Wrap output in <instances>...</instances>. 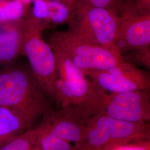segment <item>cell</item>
<instances>
[{"label": "cell", "instance_id": "6da1fadb", "mask_svg": "<svg viewBox=\"0 0 150 150\" xmlns=\"http://www.w3.org/2000/svg\"><path fill=\"white\" fill-rule=\"evenodd\" d=\"M54 101L57 109L69 108L74 117L85 123L103 112L108 93L87 78L69 57L58 61Z\"/></svg>", "mask_w": 150, "mask_h": 150}, {"label": "cell", "instance_id": "7a4b0ae2", "mask_svg": "<svg viewBox=\"0 0 150 150\" xmlns=\"http://www.w3.org/2000/svg\"><path fill=\"white\" fill-rule=\"evenodd\" d=\"M48 98L30 66L16 61L0 68V105L19 113L31 129L51 110Z\"/></svg>", "mask_w": 150, "mask_h": 150}, {"label": "cell", "instance_id": "3957f363", "mask_svg": "<svg viewBox=\"0 0 150 150\" xmlns=\"http://www.w3.org/2000/svg\"><path fill=\"white\" fill-rule=\"evenodd\" d=\"M21 56L27 57L32 73L50 99L54 101L57 72L54 51L42 37V20L32 12L19 21Z\"/></svg>", "mask_w": 150, "mask_h": 150}, {"label": "cell", "instance_id": "277c9868", "mask_svg": "<svg viewBox=\"0 0 150 150\" xmlns=\"http://www.w3.org/2000/svg\"><path fill=\"white\" fill-rule=\"evenodd\" d=\"M150 139L149 123H134L100 113L86 123L76 150H104L115 145Z\"/></svg>", "mask_w": 150, "mask_h": 150}, {"label": "cell", "instance_id": "5b68a950", "mask_svg": "<svg viewBox=\"0 0 150 150\" xmlns=\"http://www.w3.org/2000/svg\"><path fill=\"white\" fill-rule=\"evenodd\" d=\"M86 126V123L74 117L69 108L51 109L33 128L34 150H76Z\"/></svg>", "mask_w": 150, "mask_h": 150}, {"label": "cell", "instance_id": "8992f818", "mask_svg": "<svg viewBox=\"0 0 150 150\" xmlns=\"http://www.w3.org/2000/svg\"><path fill=\"white\" fill-rule=\"evenodd\" d=\"M68 30L82 40L120 51L117 46L120 15L115 11L78 4Z\"/></svg>", "mask_w": 150, "mask_h": 150}, {"label": "cell", "instance_id": "52a82bcc", "mask_svg": "<svg viewBox=\"0 0 150 150\" xmlns=\"http://www.w3.org/2000/svg\"><path fill=\"white\" fill-rule=\"evenodd\" d=\"M53 35L82 71L108 70L125 61L120 52L82 40L69 31H56Z\"/></svg>", "mask_w": 150, "mask_h": 150}, {"label": "cell", "instance_id": "ba28073f", "mask_svg": "<svg viewBox=\"0 0 150 150\" xmlns=\"http://www.w3.org/2000/svg\"><path fill=\"white\" fill-rule=\"evenodd\" d=\"M97 86L108 93L131 91L149 92L150 77L134 64L123 61L108 70L83 71Z\"/></svg>", "mask_w": 150, "mask_h": 150}, {"label": "cell", "instance_id": "9c48e42d", "mask_svg": "<svg viewBox=\"0 0 150 150\" xmlns=\"http://www.w3.org/2000/svg\"><path fill=\"white\" fill-rule=\"evenodd\" d=\"M116 44L121 54L150 46V12L137 11L131 0L120 14Z\"/></svg>", "mask_w": 150, "mask_h": 150}, {"label": "cell", "instance_id": "30bf717a", "mask_svg": "<svg viewBox=\"0 0 150 150\" xmlns=\"http://www.w3.org/2000/svg\"><path fill=\"white\" fill-rule=\"evenodd\" d=\"M103 113L120 120L134 123H149V92L131 91L108 93Z\"/></svg>", "mask_w": 150, "mask_h": 150}, {"label": "cell", "instance_id": "8fae6325", "mask_svg": "<svg viewBox=\"0 0 150 150\" xmlns=\"http://www.w3.org/2000/svg\"><path fill=\"white\" fill-rule=\"evenodd\" d=\"M19 21L2 24L0 32V68L16 62L21 56Z\"/></svg>", "mask_w": 150, "mask_h": 150}, {"label": "cell", "instance_id": "7c38bea8", "mask_svg": "<svg viewBox=\"0 0 150 150\" xmlns=\"http://www.w3.org/2000/svg\"><path fill=\"white\" fill-rule=\"evenodd\" d=\"M31 129L19 113L0 105V147Z\"/></svg>", "mask_w": 150, "mask_h": 150}, {"label": "cell", "instance_id": "4fadbf2b", "mask_svg": "<svg viewBox=\"0 0 150 150\" xmlns=\"http://www.w3.org/2000/svg\"><path fill=\"white\" fill-rule=\"evenodd\" d=\"M69 8L59 0H34L32 13L40 20H49L56 23L70 20Z\"/></svg>", "mask_w": 150, "mask_h": 150}, {"label": "cell", "instance_id": "5bb4252c", "mask_svg": "<svg viewBox=\"0 0 150 150\" xmlns=\"http://www.w3.org/2000/svg\"><path fill=\"white\" fill-rule=\"evenodd\" d=\"M25 8L20 0L0 1V23L18 21L23 18Z\"/></svg>", "mask_w": 150, "mask_h": 150}, {"label": "cell", "instance_id": "9a60e30c", "mask_svg": "<svg viewBox=\"0 0 150 150\" xmlns=\"http://www.w3.org/2000/svg\"><path fill=\"white\" fill-rule=\"evenodd\" d=\"M35 134L33 128L29 129L0 147V150H34Z\"/></svg>", "mask_w": 150, "mask_h": 150}, {"label": "cell", "instance_id": "2e32d148", "mask_svg": "<svg viewBox=\"0 0 150 150\" xmlns=\"http://www.w3.org/2000/svg\"><path fill=\"white\" fill-rule=\"evenodd\" d=\"M77 5L103 8L121 13L125 6L129 0H77Z\"/></svg>", "mask_w": 150, "mask_h": 150}, {"label": "cell", "instance_id": "e0dca14e", "mask_svg": "<svg viewBox=\"0 0 150 150\" xmlns=\"http://www.w3.org/2000/svg\"><path fill=\"white\" fill-rule=\"evenodd\" d=\"M104 150H150V139L139 140L115 145Z\"/></svg>", "mask_w": 150, "mask_h": 150}, {"label": "cell", "instance_id": "ac0fdd59", "mask_svg": "<svg viewBox=\"0 0 150 150\" xmlns=\"http://www.w3.org/2000/svg\"><path fill=\"white\" fill-rule=\"evenodd\" d=\"M134 51L129 56L131 61L150 69V46L132 50Z\"/></svg>", "mask_w": 150, "mask_h": 150}, {"label": "cell", "instance_id": "d6986e66", "mask_svg": "<svg viewBox=\"0 0 150 150\" xmlns=\"http://www.w3.org/2000/svg\"><path fill=\"white\" fill-rule=\"evenodd\" d=\"M132 4L137 11L150 12V0H132Z\"/></svg>", "mask_w": 150, "mask_h": 150}, {"label": "cell", "instance_id": "ffe728a7", "mask_svg": "<svg viewBox=\"0 0 150 150\" xmlns=\"http://www.w3.org/2000/svg\"><path fill=\"white\" fill-rule=\"evenodd\" d=\"M64 5L66 6L72 12V11H75L76 6L77 5V0H59Z\"/></svg>", "mask_w": 150, "mask_h": 150}, {"label": "cell", "instance_id": "44dd1931", "mask_svg": "<svg viewBox=\"0 0 150 150\" xmlns=\"http://www.w3.org/2000/svg\"><path fill=\"white\" fill-rule=\"evenodd\" d=\"M20 1H22V2H29V1H30L31 0H20Z\"/></svg>", "mask_w": 150, "mask_h": 150}, {"label": "cell", "instance_id": "7402d4cb", "mask_svg": "<svg viewBox=\"0 0 150 150\" xmlns=\"http://www.w3.org/2000/svg\"><path fill=\"white\" fill-rule=\"evenodd\" d=\"M1 30H2V24L0 23V32H1Z\"/></svg>", "mask_w": 150, "mask_h": 150}, {"label": "cell", "instance_id": "603a6c76", "mask_svg": "<svg viewBox=\"0 0 150 150\" xmlns=\"http://www.w3.org/2000/svg\"><path fill=\"white\" fill-rule=\"evenodd\" d=\"M0 1H1V0H0Z\"/></svg>", "mask_w": 150, "mask_h": 150}]
</instances>
